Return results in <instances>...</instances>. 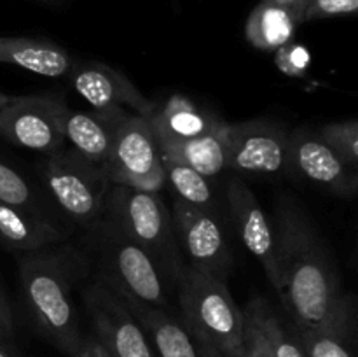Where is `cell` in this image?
Here are the masks:
<instances>
[{
  "instance_id": "obj_1",
  "label": "cell",
  "mask_w": 358,
  "mask_h": 357,
  "mask_svg": "<svg viewBox=\"0 0 358 357\" xmlns=\"http://www.w3.org/2000/svg\"><path fill=\"white\" fill-rule=\"evenodd\" d=\"M276 282L289 324L297 332L331 321L345 298L324 237L296 198L280 195L275 209Z\"/></svg>"
},
{
  "instance_id": "obj_2",
  "label": "cell",
  "mask_w": 358,
  "mask_h": 357,
  "mask_svg": "<svg viewBox=\"0 0 358 357\" xmlns=\"http://www.w3.org/2000/svg\"><path fill=\"white\" fill-rule=\"evenodd\" d=\"M87 270V255L72 245L49 247L20 259L21 294L28 314L42 335L69 357L79 356L84 342L72 289Z\"/></svg>"
},
{
  "instance_id": "obj_3",
  "label": "cell",
  "mask_w": 358,
  "mask_h": 357,
  "mask_svg": "<svg viewBox=\"0 0 358 357\" xmlns=\"http://www.w3.org/2000/svg\"><path fill=\"white\" fill-rule=\"evenodd\" d=\"M87 247L96 255L100 273L112 290L124 300L170 310L168 276L156 259L128 237L107 216L86 230Z\"/></svg>"
},
{
  "instance_id": "obj_4",
  "label": "cell",
  "mask_w": 358,
  "mask_h": 357,
  "mask_svg": "<svg viewBox=\"0 0 358 357\" xmlns=\"http://www.w3.org/2000/svg\"><path fill=\"white\" fill-rule=\"evenodd\" d=\"M180 318L192 338L212 343L226 357H243L245 315L227 284L191 268L175 275Z\"/></svg>"
},
{
  "instance_id": "obj_5",
  "label": "cell",
  "mask_w": 358,
  "mask_h": 357,
  "mask_svg": "<svg viewBox=\"0 0 358 357\" xmlns=\"http://www.w3.org/2000/svg\"><path fill=\"white\" fill-rule=\"evenodd\" d=\"M131 240L145 248L170 280L184 265L173 216L159 192L143 191L124 184L108 189L105 212Z\"/></svg>"
},
{
  "instance_id": "obj_6",
  "label": "cell",
  "mask_w": 358,
  "mask_h": 357,
  "mask_svg": "<svg viewBox=\"0 0 358 357\" xmlns=\"http://www.w3.org/2000/svg\"><path fill=\"white\" fill-rule=\"evenodd\" d=\"M35 170L41 184L65 216L84 231L103 217L112 182L101 164L65 146L56 153L41 156Z\"/></svg>"
},
{
  "instance_id": "obj_7",
  "label": "cell",
  "mask_w": 358,
  "mask_h": 357,
  "mask_svg": "<svg viewBox=\"0 0 358 357\" xmlns=\"http://www.w3.org/2000/svg\"><path fill=\"white\" fill-rule=\"evenodd\" d=\"M112 184L159 192L166 184L159 146L145 115L122 112L103 164Z\"/></svg>"
},
{
  "instance_id": "obj_8",
  "label": "cell",
  "mask_w": 358,
  "mask_h": 357,
  "mask_svg": "<svg viewBox=\"0 0 358 357\" xmlns=\"http://www.w3.org/2000/svg\"><path fill=\"white\" fill-rule=\"evenodd\" d=\"M66 100L62 94H24L10 97L0 108V136L21 149L41 156L65 147L63 114Z\"/></svg>"
},
{
  "instance_id": "obj_9",
  "label": "cell",
  "mask_w": 358,
  "mask_h": 357,
  "mask_svg": "<svg viewBox=\"0 0 358 357\" xmlns=\"http://www.w3.org/2000/svg\"><path fill=\"white\" fill-rule=\"evenodd\" d=\"M226 167L241 174L280 175L289 170V132L280 122H226Z\"/></svg>"
},
{
  "instance_id": "obj_10",
  "label": "cell",
  "mask_w": 358,
  "mask_h": 357,
  "mask_svg": "<svg viewBox=\"0 0 358 357\" xmlns=\"http://www.w3.org/2000/svg\"><path fill=\"white\" fill-rule=\"evenodd\" d=\"M93 336L110 357H157L124 301L101 279L84 290Z\"/></svg>"
},
{
  "instance_id": "obj_11",
  "label": "cell",
  "mask_w": 358,
  "mask_h": 357,
  "mask_svg": "<svg viewBox=\"0 0 358 357\" xmlns=\"http://www.w3.org/2000/svg\"><path fill=\"white\" fill-rule=\"evenodd\" d=\"M171 216L180 247L189 258L185 262L205 275L227 282L234 268V258L219 216L194 209L178 198L173 200Z\"/></svg>"
},
{
  "instance_id": "obj_12",
  "label": "cell",
  "mask_w": 358,
  "mask_h": 357,
  "mask_svg": "<svg viewBox=\"0 0 358 357\" xmlns=\"http://www.w3.org/2000/svg\"><path fill=\"white\" fill-rule=\"evenodd\" d=\"M289 170L343 198H353L358 189V168L346 163L315 130L289 133Z\"/></svg>"
},
{
  "instance_id": "obj_13",
  "label": "cell",
  "mask_w": 358,
  "mask_h": 357,
  "mask_svg": "<svg viewBox=\"0 0 358 357\" xmlns=\"http://www.w3.org/2000/svg\"><path fill=\"white\" fill-rule=\"evenodd\" d=\"M66 76L76 93L94 111H128L147 118L156 105L124 72L96 59L72 63Z\"/></svg>"
},
{
  "instance_id": "obj_14",
  "label": "cell",
  "mask_w": 358,
  "mask_h": 357,
  "mask_svg": "<svg viewBox=\"0 0 358 357\" xmlns=\"http://www.w3.org/2000/svg\"><path fill=\"white\" fill-rule=\"evenodd\" d=\"M226 200L233 223L240 233L245 248L261 262L271 286L276 282V231L255 198L254 191L240 178H229Z\"/></svg>"
},
{
  "instance_id": "obj_15",
  "label": "cell",
  "mask_w": 358,
  "mask_h": 357,
  "mask_svg": "<svg viewBox=\"0 0 358 357\" xmlns=\"http://www.w3.org/2000/svg\"><path fill=\"white\" fill-rule=\"evenodd\" d=\"M66 231L45 214L0 202V244L14 254H34L63 244Z\"/></svg>"
},
{
  "instance_id": "obj_16",
  "label": "cell",
  "mask_w": 358,
  "mask_h": 357,
  "mask_svg": "<svg viewBox=\"0 0 358 357\" xmlns=\"http://www.w3.org/2000/svg\"><path fill=\"white\" fill-rule=\"evenodd\" d=\"M147 119L159 147L196 139L222 122L219 115L201 108L184 94H173L164 104L154 105Z\"/></svg>"
},
{
  "instance_id": "obj_17",
  "label": "cell",
  "mask_w": 358,
  "mask_h": 357,
  "mask_svg": "<svg viewBox=\"0 0 358 357\" xmlns=\"http://www.w3.org/2000/svg\"><path fill=\"white\" fill-rule=\"evenodd\" d=\"M122 112L128 111H73L63 114V136L73 150L103 167L112 149L115 128Z\"/></svg>"
},
{
  "instance_id": "obj_18",
  "label": "cell",
  "mask_w": 358,
  "mask_h": 357,
  "mask_svg": "<svg viewBox=\"0 0 358 357\" xmlns=\"http://www.w3.org/2000/svg\"><path fill=\"white\" fill-rule=\"evenodd\" d=\"M121 300L142 326L157 357H199L194 340L182 318L171 315L170 310L154 308L124 298Z\"/></svg>"
},
{
  "instance_id": "obj_19",
  "label": "cell",
  "mask_w": 358,
  "mask_h": 357,
  "mask_svg": "<svg viewBox=\"0 0 358 357\" xmlns=\"http://www.w3.org/2000/svg\"><path fill=\"white\" fill-rule=\"evenodd\" d=\"M0 63L45 77H63L72 69V56L49 38L0 35Z\"/></svg>"
},
{
  "instance_id": "obj_20",
  "label": "cell",
  "mask_w": 358,
  "mask_h": 357,
  "mask_svg": "<svg viewBox=\"0 0 358 357\" xmlns=\"http://www.w3.org/2000/svg\"><path fill=\"white\" fill-rule=\"evenodd\" d=\"M297 336L303 343L306 357H355V298L352 294H345L341 304L327 324L313 331L297 332Z\"/></svg>"
},
{
  "instance_id": "obj_21",
  "label": "cell",
  "mask_w": 358,
  "mask_h": 357,
  "mask_svg": "<svg viewBox=\"0 0 358 357\" xmlns=\"http://www.w3.org/2000/svg\"><path fill=\"white\" fill-rule=\"evenodd\" d=\"M303 23V13L299 10L259 0L247 18L245 37L255 49L273 52L289 44Z\"/></svg>"
},
{
  "instance_id": "obj_22",
  "label": "cell",
  "mask_w": 358,
  "mask_h": 357,
  "mask_svg": "<svg viewBox=\"0 0 358 357\" xmlns=\"http://www.w3.org/2000/svg\"><path fill=\"white\" fill-rule=\"evenodd\" d=\"M243 315L259 329L273 357H306L299 336L289 322L275 312L264 298H254L247 303Z\"/></svg>"
},
{
  "instance_id": "obj_23",
  "label": "cell",
  "mask_w": 358,
  "mask_h": 357,
  "mask_svg": "<svg viewBox=\"0 0 358 357\" xmlns=\"http://www.w3.org/2000/svg\"><path fill=\"white\" fill-rule=\"evenodd\" d=\"M159 153L164 178L170 184L175 198L182 200L187 205L203 210V212L219 216V209H217L215 195H213L210 178L196 172L194 168L189 167L187 163L178 160L177 156H173L168 150L159 149Z\"/></svg>"
},
{
  "instance_id": "obj_24",
  "label": "cell",
  "mask_w": 358,
  "mask_h": 357,
  "mask_svg": "<svg viewBox=\"0 0 358 357\" xmlns=\"http://www.w3.org/2000/svg\"><path fill=\"white\" fill-rule=\"evenodd\" d=\"M224 130H226V121L196 139L184 140L170 147H159V149L171 153L205 177H217L227 168Z\"/></svg>"
},
{
  "instance_id": "obj_25",
  "label": "cell",
  "mask_w": 358,
  "mask_h": 357,
  "mask_svg": "<svg viewBox=\"0 0 358 357\" xmlns=\"http://www.w3.org/2000/svg\"><path fill=\"white\" fill-rule=\"evenodd\" d=\"M0 202L31 212L45 214L42 209V196L35 186L20 170L2 160H0Z\"/></svg>"
},
{
  "instance_id": "obj_26",
  "label": "cell",
  "mask_w": 358,
  "mask_h": 357,
  "mask_svg": "<svg viewBox=\"0 0 358 357\" xmlns=\"http://www.w3.org/2000/svg\"><path fill=\"white\" fill-rule=\"evenodd\" d=\"M322 139L353 168H358V122L357 119L329 122L318 130Z\"/></svg>"
},
{
  "instance_id": "obj_27",
  "label": "cell",
  "mask_w": 358,
  "mask_h": 357,
  "mask_svg": "<svg viewBox=\"0 0 358 357\" xmlns=\"http://www.w3.org/2000/svg\"><path fill=\"white\" fill-rule=\"evenodd\" d=\"M358 10V0H310L304 9V23L327 20L336 16H350Z\"/></svg>"
},
{
  "instance_id": "obj_28",
  "label": "cell",
  "mask_w": 358,
  "mask_h": 357,
  "mask_svg": "<svg viewBox=\"0 0 358 357\" xmlns=\"http://www.w3.org/2000/svg\"><path fill=\"white\" fill-rule=\"evenodd\" d=\"M243 357H273L259 329L245 317L243 335Z\"/></svg>"
},
{
  "instance_id": "obj_29",
  "label": "cell",
  "mask_w": 358,
  "mask_h": 357,
  "mask_svg": "<svg viewBox=\"0 0 358 357\" xmlns=\"http://www.w3.org/2000/svg\"><path fill=\"white\" fill-rule=\"evenodd\" d=\"M278 51H283V55H280V65L285 66L289 74H299L303 72V69H306L308 59H310L306 49L299 46H290V48L283 46Z\"/></svg>"
},
{
  "instance_id": "obj_30",
  "label": "cell",
  "mask_w": 358,
  "mask_h": 357,
  "mask_svg": "<svg viewBox=\"0 0 358 357\" xmlns=\"http://www.w3.org/2000/svg\"><path fill=\"white\" fill-rule=\"evenodd\" d=\"M14 332V315L9 300L0 287V340L10 338Z\"/></svg>"
},
{
  "instance_id": "obj_31",
  "label": "cell",
  "mask_w": 358,
  "mask_h": 357,
  "mask_svg": "<svg viewBox=\"0 0 358 357\" xmlns=\"http://www.w3.org/2000/svg\"><path fill=\"white\" fill-rule=\"evenodd\" d=\"M77 357H110V356H108L107 350L98 343V340L91 335L87 336V338H84L83 346H80L79 356Z\"/></svg>"
},
{
  "instance_id": "obj_32",
  "label": "cell",
  "mask_w": 358,
  "mask_h": 357,
  "mask_svg": "<svg viewBox=\"0 0 358 357\" xmlns=\"http://www.w3.org/2000/svg\"><path fill=\"white\" fill-rule=\"evenodd\" d=\"M192 340H194L199 357H226L219 349H215L212 343L203 342V340H196V338H192Z\"/></svg>"
},
{
  "instance_id": "obj_33",
  "label": "cell",
  "mask_w": 358,
  "mask_h": 357,
  "mask_svg": "<svg viewBox=\"0 0 358 357\" xmlns=\"http://www.w3.org/2000/svg\"><path fill=\"white\" fill-rule=\"evenodd\" d=\"M264 2H271V4H278V6L290 7V9H296V10H299V13H303V16H304V9H306V6L310 4V0H264Z\"/></svg>"
},
{
  "instance_id": "obj_34",
  "label": "cell",
  "mask_w": 358,
  "mask_h": 357,
  "mask_svg": "<svg viewBox=\"0 0 358 357\" xmlns=\"http://www.w3.org/2000/svg\"><path fill=\"white\" fill-rule=\"evenodd\" d=\"M9 98H10V94H6V93H2V91H0V108H2L3 105L7 104V102H9Z\"/></svg>"
},
{
  "instance_id": "obj_35",
  "label": "cell",
  "mask_w": 358,
  "mask_h": 357,
  "mask_svg": "<svg viewBox=\"0 0 358 357\" xmlns=\"http://www.w3.org/2000/svg\"><path fill=\"white\" fill-rule=\"evenodd\" d=\"M0 357H10L9 352H7V350L2 346V343H0Z\"/></svg>"
},
{
  "instance_id": "obj_36",
  "label": "cell",
  "mask_w": 358,
  "mask_h": 357,
  "mask_svg": "<svg viewBox=\"0 0 358 357\" xmlns=\"http://www.w3.org/2000/svg\"><path fill=\"white\" fill-rule=\"evenodd\" d=\"M51 2H52V0H51Z\"/></svg>"
}]
</instances>
